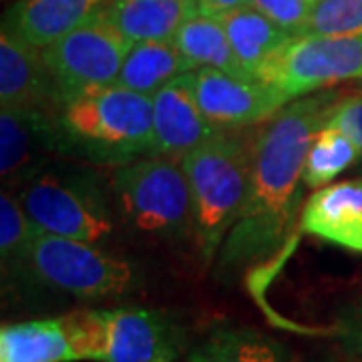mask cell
Listing matches in <instances>:
<instances>
[{"label":"cell","instance_id":"obj_23","mask_svg":"<svg viewBox=\"0 0 362 362\" xmlns=\"http://www.w3.org/2000/svg\"><path fill=\"white\" fill-rule=\"evenodd\" d=\"M37 230L26 216L18 197L2 189L0 195V256L2 268L11 274H25L30 244L37 238Z\"/></svg>","mask_w":362,"mask_h":362},{"label":"cell","instance_id":"obj_5","mask_svg":"<svg viewBox=\"0 0 362 362\" xmlns=\"http://www.w3.org/2000/svg\"><path fill=\"white\" fill-rule=\"evenodd\" d=\"M61 322L75 362H173L177 354L173 328L159 312L78 310Z\"/></svg>","mask_w":362,"mask_h":362},{"label":"cell","instance_id":"obj_22","mask_svg":"<svg viewBox=\"0 0 362 362\" xmlns=\"http://www.w3.org/2000/svg\"><path fill=\"white\" fill-rule=\"evenodd\" d=\"M361 156V149L344 131L324 125L322 129L314 135L310 143L302 181L308 187L328 185Z\"/></svg>","mask_w":362,"mask_h":362},{"label":"cell","instance_id":"obj_16","mask_svg":"<svg viewBox=\"0 0 362 362\" xmlns=\"http://www.w3.org/2000/svg\"><path fill=\"white\" fill-rule=\"evenodd\" d=\"M103 13L135 45L173 40L180 26L199 11L197 0H111Z\"/></svg>","mask_w":362,"mask_h":362},{"label":"cell","instance_id":"obj_7","mask_svg":"<svg viewBox=\"0 0 362 362\" xmlns=\"http://www.w3.org/2000/svg\"><path fill=\"white\" fill-rule=\"evenodd\" d=\"M25 272L40 284L87 300L125 296L139 286L135 266L125 258L52 233H37Z\"/></svg>","mask_w":362,"mask_h":362},{"label":"cell","instance_id":"obj_25","mask_svg":"<svg viewBox=\"0 0 362 362\" xmlns=\"http://www.w3.org/2000/svg\"><path fill=\"white\" fill-rule=\"evenodd\" d=\"M318 0H250V6L298 37Z\"/></svg>","mask_w":362,"mask_h":362},{"label":"cell","instance_id":"obj_3","mask_svg":"<svg viewBox=\"0 0 362 362\" xmlns=\"http://www.w3.org/2000/svg\"><path fill=\"white\" fill-rule=\"evenodd\" d=\"M181 165L194 202L195 246L209 264L246 206L252 141L221 133L181 157Z\"/></svg>","mask_w":362,"mask_h":362},{"label":"cell","instance_id":"obj_13","mask_svg":"<svg viewBox=\"0 0 362 362\" xmlns=\"http://www.w3.org/2000/svg\"><path fill=\"white\" fill-rule=\"evenodd\" d=\"M57 151L52 117L0 107V173L4 189L26 185Z\"/></svg>","mask_w":362,"mask_h":362},{"label":"cell","instance_id":"obj_15","mask_svg":"<svg viewBox=\"0 0 362 362\" xmlns=\"http://www.w3.org/2000/svg\"><path fill=\"white\" fill-rule=\"evenodd\" d=\"M111 0H16L4 18V28L45 49L65 37Z\"/></svg>","mask_w":362,"mask_h":362},{"label":"cell","instance_id":"obj_14","mask_svg":"<svg viewBox=\"0 0 362 362\" xmlns=\"http://www.w3.org/2000/svg\"><path fill=\"white\" fill-rule=\"evenodd\" d=\"M300 228L362 254V180L340 181L314 192L302 209Z\"/></svg>","mask_w":362,"mask_h":362},{"label":"cell","instance_id":"obj_2","mask_svg":"<svg viewBox=\"0 0 362 362\" xmlns=\"http://www.w3.org/2000/svg\"><path fill=\"white\" fill-rule=\"evenodd\" d=\"M52 127L59 153L97 165L121 168L157 156L151 97L117 83L65 97Z\"/></svg>","mask_w":362,"mask_h":362},{"label":"cell","instance_id":"obj_1","mask_svg":"<svg viewBox=\"0 0 362 362\" xmlns=\"http://www.w3.org/2000/svg\"><path fill=\"white\" fill-rule=\"evenodd\" d=\"M337 105V93L318 90L284 105L252 139L246 206L220 252L223 268H242L278 254L296 226L302 173L314 135Z\"/></svg>","mask_w":362,"mask_h":362},{"label":"cell","instance_id":"obj_17","mask_svg":"<svg viewBox=\"0 0 362 362\" xmlns=\"http://www.w3.org/2000/svg\"><path fill=\"white\" fill-rule=\"evenodd\" d=\"M220 21L223 23L238 63L250 77L258 78L262 66L294 39L292 33L278 26L252 6L238 8L221 16Z\"/></svg>","mask_w":362,"mask_h":362},{"label":"cell","instance_id":"obj_27","mask_svg":"<svg viewBox=\"0 0 362 362\" xmlns=\"http://www.w3.org/2000/svg\"><path fill=\"white\" fill-rule=\"evenodd\" d=\"M244 6H250V0H197V11L214 18H221Z\"/></svg>","mask_w":362,"mask_h":362},{"label":"cell","instance_id":"obj_9","mask_svg":"<svg viewBox=\"0 0 362 362\" xmlns=\"http://www.w3.org/2000/svg\"><path fill=\"white\" fill-rule=\"evenodd\" d=\"M133 42L107 21L103 11L42 49L45 63L65 97L115 85Z\"/></svg>","mask_w":362,"mask_h":362},{"label":"cell","instance_id":"obj_18","mask_svg":"<svg viewBox=\"0 0 362 362\" xmlns=\"http://www.w3.org/2000/svg\"><path fill=\"white\" fill-rule=\"evenodd\" d=\"M195 71V66L181 54L173 40L135 42L127 52L117 85L153 97L173 78Z\"/></svg>","mask_w":362,"mask_h":362},{"label":"cell","instance_id":"obj_11","mask_svg":"<svg viewBox=\"0 0 362 362\" xmlns=\"http://www.w3.org/2000/svg\"><path fill=\"white\" fill-rule=\"evenodd\" d=\"M61 93L45 63L42 49L2 26L0 33V105L54 115Z\"/></svg>","mask_w":362,"mask_h":362},{"label":"cell","instance_id":"obj_24","mask_svg":"<svg viewBox=\"0 0 362 362\" xmlns=\"http://www.w3.org/2000/svg\"><path fill=\"white\" fill-rule=\"evenodd\" d=\"M362 0H318L298 37H358Z\"/></svg>","mask_w":362,"mask_h":362},{"label":"cell","instance_id":"obj_10","mask_svg":"<svg viewBox=\"0 0 362 362\" xmlns=\"http://www.w3.org/2000/svg\"><path fill=\"white\" fill-rule=\"evenodd\" d=\"M192 83L197 105L221 131L270 121L288 105L264 81L220 69H195Z\"/></svg>","mask_w":362,"mask_h":362},{"label":"cell","instance_id":"obj_19","mask_svg":"<svg viewBox=\"0 0 362 362\" xmlns=\"http://www.w3.org/2000/svg\"><path fill=\"white\" fill-rule=\"evenodd\" d=\"M0 362H75L61 318L4 324Z\"/></svg>","mask_w":362,"mask_h":362},{"label":"cell","instance_id":"obj_8","mask_svg":"<svg viewBox=\"0 0 362 362\" xmlns=\"http://www.w3.org/2000/svg\"><path fill=\"white\" fill-rule=\"evenodd\" d=\"M286 103L340 81H362V35L294 37L258 73Z\"/></svg>","mask_w":362,"mask_h":362},{"label":"cell","instance_id":"obj_28","mask_svg":"<svg viewBox=\"0 0 362 362\" xmlns=\"http://www.w3.org/2000/svg\"><path fill=\"white\" fill-rule=\"evenodd\" d=\"M342 338H344L346 350H349L356 361L362 362V316H358L356 320H352L342 330Z\"/></svg>","mask_w":362,"mask_h":362},{"label":"cell","instance_id":"obj_6","mask_svg":"<svg viewBox=\"0 0 362 362\" xmlns=\"http://www.w3.org/2000/svg\"><path fill=\"white\" fill-rule=\"evenodd\" d=\"M18 202L39 233L101 244L113 233L105 187L85 171H40L18 192Z\"/></svg>","mask_w":362,"mask_h":362},{"label":"cell","instance_id":"obj_26","mask_svg":"<svg viewBox=\"0 0 362 362\" xmlns=\"http://www.w3.org/2000/svg\"><path fill=\"white\" fill-rule=\"evenodd\" d=\"M326 125L344 131L362 153V95L337 101Z\"/></svg>","mask_w":362,"mask_h":362},{"label":"cell","instance_id":"obj_12","mask_svg":"<svg viewBox=\"0 0 362 362\" xmlns=\"http://www.w3.org/2000/svg\"><path fill=\"white\" fill-rule=\"evenodd\" d=\"M157 156L181 159L199 145L226 133L197 105L192 73L173 78L151 97Z\"/></svg>","mask_w":362,"mask_h":362},{"label":"cell","instance_id":"obj_21","mask_svg":"<svg viewBox=\"0 0 362 362\" xmlns=\"http://www.w3.org/2000/svg\"><path fill=\"white\" fill-rule=\"evenodd\" d=\"M173 45L195 69H220L235 75H246L232 51L230 39L220 18L197 13L180 26ZM250 77V75H247Z\"/></svg>","mask_w":362,"mask_h":362},{"label":"cell","instance_id":"obj_20","mask_svg":"<svg viewBox=\"0 0 362 362\" xmlns=\"http://www.w3.org/2000/svg\"><path fill=\"white\" fill-rule=\"evenodd\" d=\"M189 362H292L288 350L256 328H218L192 350Z\"/></svg>","mask_w":362,"mask_h":362},{"label":"cell","instance_id":"obj_4","mask_svg":"<svg viewBox=\"0 0 362 362\" xmlns=\"http://www.w3.org/2000/svg\"><path fill=\"white\" fill-rule=\"evenodd\" d=\"M111 189L121 218L135 232L169 244L195 240L194 202L181 159L141 157L115 168Z\"/></svg>","mask_w":362,"mask_h":362}]
</instances>
